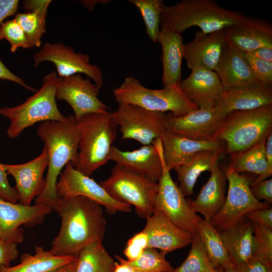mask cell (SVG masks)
<instances>
[{"instance_id": "cell-1", "label": "cell", "mask_w": 272, "mask_h": 272, "mask_svg": "<svg viewBox=\"0 0 272 272\" xmlns=\"http://www.w3.org/2000/svg\"><path fill=\"white\" fill-rule=\"evenodd\" d=\"M61 219L49 252L56 256H77L92 240L103 241L106 220L102 207L82 196L58 198L51 206Z\"/></svg>"}, {"instance_id": "cell-2", "label": "cell", "mask_w": 272, "mask_h": 272, "mask_svg": "<svg viewBox=\"0 0 272 272\" xmlns=\"http://www.w3.org/2000/svg\"><path fill=\"white\" fill-rule=\"evenodd\" d=\"M37 134L47 150L49 162L45 187L35 203L51 206L58 198L56 184L61 170L68 163L77 165L81 133L74 115H70L63 121L42 122Z\"/></svg>"}, {"instance_id": "cell-3", "label": "cell", "mask_w": 272, "mask_h": 272, "mask_svg": "<svg viewBox=\"0 0 272 272\" xmlns=\"http://www.w3.org/2000/svg\"><path fill=\"white\" fill-rule=\"evenodd\" d=\"M245 16L222 8L214 0H182L173 6H164L160 28L181 34L196 26L209 34L238 25Z\"/></svg>"}, {"instance_id": "cell-4", "label": "cell", "mask_w": 272, "mask_h": 272, "mask_svg": "<svg viewBox=\"0 0 272 272\" xmlns=\"http://www.w3.org/2000/svg\"><path fill=\"white\" fill-rule=\"evenodd\" d=\"M81 138L75 168L90 176L109 160L116 140L117 125L112 112L87 114L77 121Z\"/></svg>"}, {"instance_id": "cell-5", "label": "cell", "mask_w": 272, "mask_h": 272, "mask_svg": "<svg viewBox=\"0 0 272 272\" xmlns=\"http://www.w3.org/2000/svg\"><path fill=\"white\" fill-rule=\"evenodd\" d=\"M59 80L56 73L51 72L43 78L40 89L24 102L17 106L0 108V114L10 122L7 130L10 138H18L26 128L37 122L65 120L66 117L60 113L56 101Z\"/></svg>"}, {"instance_id": "cell-6", "label": "cell", "mask_w": 272, "mask_h": 272, "mask_svg": "<svg viewBox=\"0 0 272 272\" xmlns=\"http://www.w3.org/2000/svg\"><path fill=\"white\" fill-rule=\"evenodd\" d=\"M112 93L118 103L132 104L164 113L169 112L176 116L198 108L183 93L180 84L152 89L144 86L136 78L128 76L119 87L113 89Z\"/></svg>"}, {"instance_id": "cell-7", "label": "cell", "mask_w": 272, "mask_h": 272, "mask_svg": "<svg viewBox=\"0 0 272 272\" xmlns=\"http://www.w3.org/2000/svg\"><path fill=\"white\" fill-rule=\"evenodd\" d=\"M271 132L272 104L227 114L216 140L225 143V153L230 155L250 149Z\"/></svg>"}, {"instance_id": "cell-8", "label": "cell", "mask_w": 272, "mask_h": 272, "mask_svg": "<svg viewBox=\"0 0 272 272\" xmlns=\"http://www.w3.org/2000/svg\"><path fill=\"white\" fill-rule=\"evenodd\" d=\"M99 184L115 200L133 206L142 218L147 219L155 211L157 183L141 174L116 164Z\"/></svg>"}, {"instance_id": "cell-9", "label": "cell", "mask_w": 272, "mask_h": 272, "mask_svg": "<svg viewBox=\"0 0 272 272\" xmlns=\"http://www.w3.org/2000/svg\"><path fill=\"white\" fill-rule=\"evenodd\" d=\"M224 172L228 182L227 195L221 210L209 221L219 232L238 223L247 213L270 206L253 195L250 185L255 177L238 173L230 166Z\"/></svg>"}, {"instance_id": "cell-10", "label": "cell", "mask_w": 272, "mask_h": 272, "mask_svg": "<svg viewBox=\"0 0 272 272\" xmlns=\"http://www.w3.org/2000/svg\"><path fill=\"white\" fill-rule=\"evenodd\" d=\"M153 144L160 154L162 164V175L157 182L155 198V209L161 211L177 227L192 235L196 234L197 224L201 218L191 210L188 199L172 179L164 160L160 138Z\"/></svg>"}, {"instance_id": "cell-11", "label": "cell", "mask_w": 272, "mask_h": 272, "mask_svg": "<svg viewBox=\"0 0 272 272\" xmlns=\"http://www.w3.org/2000/svg\"><path fill=\"white\" fill-rule=\"evenodd\" d=\"M123 139L138 141L143 145L153 143L165 130L166 114L136 105L118 103L112 112Z\"/></svg>"}, {"instance_id": "cell-12", "label": "cell", "mask_w": 272, "mask_h": 272, "mask_svg": "<svg viewBox=\"0 0 272 272\" xmlns=\"http://www.w3.org/2000/svg\"><path fill=\"white\" fill-rule=\"evenodd\" d=\"M33 60L35 67L45 61L53 63L59 78L84 74L100 89L103 84L102 71L97 65L90 63L89 54L76 52L71 46L62 43H45L33 55Z\"/></svg>"}, {"instance_id": "cell-13", "label": "cell", "mask_w": 272, "mask_h": 272, "mask_svg": "<svg viewBox=\"0 0 272 272\" xmlns=\"http://www.w3.org/2000/svg\"><path fill=\"white\" fill-rule=\"evenodd\" d=\"M58 197L82 196L104 207L107 213H129L131 206L114 199L99 184L90 176L78 171L71 163L65 166L56 184Z\"/></svg>"}, {"instance_id": "cell-14", "label": "cell", "mask_w": 272, "mask_h": 272, "mask_svg": "<svg viewBox=\"0 0 272 272\" xmlns=\"http://www.w3.org/2000/svg\"><path fill=\"white\" fill-rule=\"evenodd\" d=\"M226 117L217 106L198 108L180 116L169 112L166 114L165 130L193 140H216Z\"/></svg>"}, {"instance_id": "cell-15", "label": "cell", "mask_w": 272, "mask_h": 272, "mask_svg": "<svg viewBox=\"0 0 272 272\" xmlns=\"http://www.w3.org/2000/svg\"><path fill=\"white\" fill-rule=\"evenodd\" d=\"M100 89L89 78L84 79L80 74L59 78L56 98L70 105L78 121L87 114L109 111V107L98 98Z\"/></svg>"}, {"instance_id": "cell-16", "label": "cell", "mask_w": 272, "mask_h": 272, "mask_svg": "<svg viewBox=\"0 0 272 272\" xmlns=\"http://www.w3.org/2000/svg\"><path fill=\"white\" fill-rule=\"evenodd\" d=\"M52 210L48 204L27 206L0 197V239L17 244L23 242L24 234L20 226L32 227L41 224Z\"/></svg>"}, {"instance_id": "cell-17", "label": "cell", "mask_w": 272, "mask_h": 272, "mask_svg": "<svg viewBox=\"0 0 272 272\" xmlns=\"http://www.w3.org/2000/svg\"><path fill=\"white\" fill-rule=\"evenodd\" d=\"M49 162L48 151L44 147L41 153L35 159L21 164L3 166L16 182L15 190L19 202L29 206L34 198L39 196L45 184L43 175Z\"/></svg>"}, {"instance_id": "cell-18", "label": "cell", "mask_w": 272, "mask_h": 272, "mask_svg": "<svg viewBox=\"0 0 272 272\" xmlns=\"http://www.w3.org/2000/svg\"><path fill=\"white\" fill-rule=\"evenodd\" d=\"M225 31L209 34L196 31L193 39L183 46V58L187 67L190 70L202 68L214 71L227 46Z\"/></svg>"}, {"instance_id": "cell-19", "label": "cell", "mask_w": 272, "mask_h": 272, "mask_svg": "<svg viewBox=\"0 0 272 272\" xmlns=\"http://www.w3.org/2000/svg\"><path fill=\"white\" fill-rule=\"evenodd\" d=\"M160 139L166 165L171 171L186 164L198 152L220 151L225 152L226 145L219 140L199 141L183 137L165 130Z\"/></svg>"}, {"instance_id": "cell-20", "label": "cell", "mask_w": 272, "mask_h": 272, "mask_svg": "<svg viewBox=\"0 0 272 272\" xmlns=\"http://www.w3.org/2000/svg\"><path fill=\"white\" fill-rule=\"evenodd\" d=\"M226 43L243 52L272 47V26L265 20L245 16L240 24L225 31Z\"/></svg>"}, {"instance_id": "cell-21", "label": "cell", "mask_w": 272, "mask_h": 272, "mask_svg": "<svg viewBox=\"0 0 272 272\" xmlns=\"http://www.w3.org/2000/svg\"><path fill=\"white\" fill-rule=\"evenodd\" d=\"M144 231L148 237V247L167 254L190 244L192 234L173 224L160 210L146 219Z\"/></svg>"}, {"instance_id": "cell-22", "label": "cell", "mask_w": 272, "mask_h": 272, "mask_svg": "<svg viewBox=\"0 0 272 272\" xmlns=\"http://www.w3.org/2000/svg\"><path fill=\"white\" fill-rule=\"evenodd\" d=\"M272 104V84L257 83L225 89L216 106L226 115Z\"/></svg>"}, {"instance_id": "cell-23", "label": "cell", "mask_w": 272, "mask_h": 272, "mask_svg": "<svg viewBox=\"0 0 272 272\" xmlns=\"http://www.w3.org/2000/svg\"><path fill=\"white\" fill-rule=\"evenodd\" d=\"M187 78L181 81L180 87L186 96L198 108L216 106L225 90L216 73L202 68H194Z\"/></svg>"}, {"instance_id": "cell-24", "label": "cell", "mask_w": 272, "mask_h": 272, "mask_svg": "<svg viewBox=\"0 0 272 272\" xmlns=\"http://www.w3.org/2000/svg\"><path fill=\"white\" fill-rule=\"evenodd\" d=\"M109 160H112L116 164L141 174L156 183L162 175L161 157L153 144L143 145L132 151H122L113 146L109 154Z\"/></svg>"}, {"instance_id": "cell-25", "label": "cell", "mask_w": 272, "mask_h": 272, "mask_svg": "<svg viewBox=\"0 0 272 272\" xmlns=\"http://www.w3.org/2000/svg\"><path fill=\"white\" fill-rule=\"evenodd\" d=\"M220 233L234 267L254 257L256 246L251 221L244 218Z\"/></svg>"}, {"instance_id": "cell-26", "label": "cell", "mask_w": 272, "mask_h": 272, "mask_svg": "<svg viewBox=\"0 0 272 272\" xmlns=\"http://www.w3.org/2000/svg\"><path fill=\"white\" fill-rule=\"evenodd\" d=\"M226 180L224 170L219 166L212 171L195 199H188L191 210L196 214H201L206 221H210L224 205Z\"/></svg>"}, {"instance_id": "cell-27", "label": "cell", "mask_w": 272, "mask_h": 272, "mask_svg": "<svg viewBox=\"0 0 272 272\" xmlns=\"http://www.w3.org/2000/svg\"><path fill=\"white\" fill-rule=\"evenodd\" d=\"M214 71L225 89L259 83L243 52L227 44Z\"/></svg>"}, {"instance_id": "cell-28", "label": "cell", "mask_w": 272, "mask_h": 272, "mask_svg": "<svg viewBox=\"0 0 272 272\" xmlns=\"http://www.w3.org/2000/svg\"><path fill=\"white\" fill-rule=\"evenodd\" d=\"M158 43L162 47L163 85L165 86L180 84L184 46L181 34L160 30Z\"/></svg>"}, {"instance_id": "cell-29", "label": "cell", "mask_w": 272, "mask_h": 272, "mask_svg": "<svg viewBox=\"0 0 272 272\" xmlns=\"http://www.w3.org/2000/svg\"><path fill=\"white\" fill-rule=\"evenodd\" d=\"M224 152L206 150L196 153L185 164L176 168L179 188L185 196L191 195L197 178L203 172H212L217 168Z\"/></svg>"}, {"instance_id": "cell-30", "label": "cell", "mask_w": 272, "mask_h": 272, "mask_svg": "<svg viewBox=\"0 0 272 272\" xmlns=\"http://www.w3.org/2000/svg\"><path fill=\"white\" fill-rule=\"evenodd\" d=\"M51 1H24L26 13H17L14 19L25 32L30 47H39L41 37L46 32L47 9Z\"/></svg>"}, {"instance_id": "cell-31", "label": "cell", "mask_w": 272, "mask_h": 272, "mask_svg": "<svg viewBox=\"0 0 272 272\" xmlns=\"http://www.w3.org/2000/svg\"><path fill=\"white\" fill-rule=\"evenodd\" d=\"M34 255L24 253L21 255L20 263L13 266L0 267V272H50L67 264L78 257L56 256L42 247H35Z\"/></svg>"}, {"instance_id": "cell-32", "label": "cell", "mask_w": 272, "mask_h": 272, "mask_svg": "<svg viewBox=\"0 0 272 272\" xmlns=\"http://www.w3.org/2000/svg\"><path fill=\"white\" fill-rule=\"evenodd\" d=\"M265 138L250 149L230 155L229 166L238 173L248 172L258 175L253 180L258 182L271 176L267 168L265 155Z\"/></svg>"}, {"instance_id": "cell-33", "label": "cell", "mask_w": 272, "mask_h": 272, "mask_svg": "<svg viewBox=\"0 0 272 272\" xmlns=\"http://www.w3.org/2000/svg\"><path fill=\"white\" fill-rule=\"evenodd\" d=\"M196 233L214 265L221 269L234 267L220 232L209 221L201 218L197 224Z\"/></svg>"}, {"instance_id": "cell-34", "label": "cell", "mask_w": 272, "mask_h": 272, "mask_svg": "<svg viewBox=\"0 0 272 272\" xmlns=\"http://www.w3.org/2000/svg\"><path fill=\"white\" fill-rule=\"evenodd\" d=\"M115 266L102 241L94 239L78 255L75 272H113Z\"/></svg>"}, {"instance_id": "cell-35", "label": "cell", "mask_w": 272, "mask_h": 272, "mask_svg": "<svg viewBox=\"0 0 272 272\" xmlns=\"http://www.w3.org/2000/svg\"><path fill=\"white\" fill-rule=\"evenodd\" d=\"M190 244V251L184 261L170 272H207L218 267L210 260L197 233L192 235Z\"/></svg>"}, {"instance_id": "cell-36", "label": "cell", "mask_w": 272, "mask_h": 272, "mask_svg": "<svg viewBox=\"0 0 272 272\" xmlns=\"http://www.w3.org/2000/svg\"><path fill=\"white\" fill-rule=\"evenodd\" d=\"M140 12L144 20L146 32L150 39L158 43L160 32V20L164 1L162 0H129Z\"/></svg>"}, {"instance_id": "cell-37", "label": "cell", "mask_w": 272, "mask_h": 272, "mask_svg": "<svg viewBox=\"0 0 272 272\" xmlns=\"http://www.w3.org/2000/svg\"><path fill=\"white\" fill-rule=\"evenodd\" d=\"M166 253L156 249L146 248L137 260L126 262L133 266L137 272H169L173 269L166 258Z\"/></svg>"}, {"instance_id": "cell-38", "label": "cell", "mask_w": 272, "mask_h": 272, "mask_svg": "<svg viewBox=\"0 0 272 272\" xmlns=\"http://www.w3.org/2000/svg\"><path fill=\"white\" fill-rule=\"evenodd\" d=\"M0 39H6L9 42L11 51L13 53L19 48L30 47L25 32L14 19L0 25Z\"/></svg>"}, {"instance_id": "cell-39", "label": "cell", "mask_w": 272, "mask_h": 272, "mask_svg": "<svg viewBox=\"0 0 272 272\" xmlns=\"http://www.w3.org/2000/svg\"><path fill=\"white\" fill-rule=\"evenodd\" d=\"M252 223L256 246L253 257L272 265V229Z\"/></svg>"}, {"instance_id": "cell-40", "label": "cell", "mask_w": 272, "mask_h": 272, "mask_svg": "<svg viewBox=\"0 0 272 272\" xmlns=\"http://www.w3.org/2000/svg\"><path fill=\"white\" fill-rule=\"evenodd\" d=\"M148 237L142 231L129 238L123 250V253L128 261L139 259L145 250L148 247Z\"/></svg>"}, {"instance_id": "cell-41", "label": "cell", "mask_w": 272, "mask_h": 272, "mask_svg": "<svg viewBox=\"0 0 272 272\" xmlns=\"http://www.w3.org/2000/svg\"><path fill=\"white\" fill-rule=\"evenodd\" d=\"M243 53L258 82L272 84V62L253 57L245 52Z\"/></svg>"}, {"instance_id": "cell-42", "label": "cell", "mask_w": 272, "mask_h": 272, "mask_svg": "<svg viewBox=\"0 0 272 272\" xmlns=\"http://www.w3.org/2000/svg\"><path fill=\"white\" fill-rule=\"evenodd\" d=\"M250 190L258 200H263L271 205L272 203V179H266L258 182L252 181L250 185Z\"/></svg>"}, {"instance_id": "cell-43", "label": "cell", "mask_w": 272, "mask_h": 272, "mask_svg": "<svg viewBox=\"0 0 272 272\" xmlns=\"http://www.w3.org/2000/svg\"><path fill=\"white\" fill-rule=\"evenodd\" d=\"M19 255L17 244L0 239V267L9 266Z\"/></svg>"}, {"instance_id": "cell-44", "label": "cell", "mask_w": 272, "mask_h": 272, "mask_svg": "<svg viewBox=\"0 0 272 272\" xmlns=\"http://www.w3.org/2000/svg\"><path fill=\"white\" fill-rule=\"evenodd\" d=\"M8 175L3 164L0 163V197L5 200L17 203L19 199L17 192L10 184Z\"/></svg>"}, {"instance_id": "cell-45", "label": "cell", "mask_w": 272, "mask_h": 272, "mask_svg": "<svg viewBox=\"0 0 272 272\" xmlns=\"http://www.w3.org/2000/svg\"><path fill=\"white\" fill-rule=\"evenodd\" d=\"M252 222L272 229V209H259L251 211L244 216Z\"/></svg>"}, {"instance_id": "cell-46", "label": "cell", "mask_w": 272, "mask_h": 272, "mask_svg": "<svg viewBox=\"0 0 272 272\" xmlns=\"http://www.w3.org/2000/svg\"><path fill=\"white\" fill-rule=\"evenodd\" d=\"M234 268L236 272H272V265L254 257Z\"/></svg>"}, {"instance_id": "cell-47", "label": "cell", "mask_w": 272, "mask_h": 272, "mask_svg": "<svg viewBox=\"0 0 272 272\" xmlns=\"http://www.w3.org/2000/svg\"><path fill=\"white\" fill-rule=\"evenodd\" d=\"M19 3L18 0H0V25L5 19L17 14Z\"/></svg>"}, {"instance_id": "cell-48", "label": "cell", "mask_w": 272, "mask_h": 272, "mask_svg": "<svg viewBox=\"0 0 272 272\" xmlns=\"http://www.w3.org/2000/svg\"><path fill=\"white\" fill-rule=\"evenodd\" d=\"M0 79L14 82L18 84H20L27 90L32 91H35L34 88L27 85L22 78L16 76L15 74H13L11 71H10L4 64L1 59Z\"/></svg>"}, {"instance_id": "cell-49", "label": "cell", "mask_w": 272, "mask_h": 272, "mask_svg": "<svg viewBox=\"0 0 272 272\" xmlns=\"http://www.w3.org/2000/svg\"><path fill=\"white\" fill-rule=\"evenodd\" d=\"M246 53L253 57L272 62V47H260Z\"/></svg>"}, {"instance_id": "cell-50", "label": "cell", "mask_w": 272, "mask_h": 272, "mask_svg": "<svg viewBox=\"0 0 272 272\" xmlns=\"http://www.w3.org/2000/svg\"><path fill=\"white\" fill-rule=\"evenodd\" d=\"M115 257L119 262H115V266L113 272H137V269L128 264L126 259L116 255Z\"/></svg>"}, {"instance_id": "cell-51", "label": "cell", "mask_w": 272, "mask_h": 272, "mask_svg": "<svg viewBox=\"0 0 272 272\" xmlns=\"http://www.w3.org/2000/svg\"><path fill=\"white\" fill-rule=\"evenodd\" d=\"M77 258L72 262L57 268L50 272H75Z\"/></svg>"}, {"instance_id": "cell-52", "label": "cell", "mask_w": 272, "mask_h": 272, "mask_svg": "<svg viewBox=\"0 0 272 272\" xmlns=\"http://www.w3.org/2000/svg\"><path fill=\"white\" fill-rule=\"evenodd\" d=\"M80 2L89 11H92L96 4H107L110 1H81Z\"/></svg>"}, {"instance_id": "cell-53", "label": "cell", "mask_w": 272, "mask_h": 272, "mask_svg": "<svg viewBox=\"0 0 272 272\" xmlns=\"http://www.w3.org/2000/svg\"><path fill=\"white\" fill-rule=\"evenodd\" d=\"M222 269V272H236L234 267H231Z\"/></svg>"}, {"instance_id": "cell-54", "label": "cell", "mask_w": 272, "mask_h": 272, "mask_svg": "<svg viewBox=\"0 0 272 272\" xmlns=\"http://www.w3.org/2000/svg\"><path fill=\"white\" fill-rule=\"evenodd\" d=\"M207 272H222V269L218 267Z\"/></svg>"}, {"instance_id": "cell-55", "label": "cell", "mask_w": 272, "mask_h": 272, "mask_svg": "<svg viewBox=\"0 0 272 272\" xmlns=\"http://www.w3.org/2000/svg\"><path fill=\"white\" fill-rule=\"evenodd\" d=\"M169 272H170V271H169Z\"/></svg>"}]
</instances>
